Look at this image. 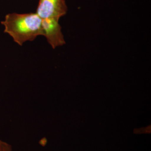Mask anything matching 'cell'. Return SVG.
Returning a JSON list of instances; mask_svg holds the SVG:
<instances>
[{
  "label": "cell",
  "mask_w": 151,
  "mask_h": 151,
  "mask_svg": "<svg viewBox=\"0 0 151 151\" xmlns=\"http://www.w3.org/2000/svg\"><path fill=\"white\" fill-rule=\"evenodd\" d=\"M0 151H12V147L9 143L0 140Z\"/></svg>",
  "instance_id": "277c9868"
},
{
  "label": "cell",
  "mask_w": 151,
  "mask_h": 151,
  "mask_svg": "<svg viewBox=\"0 0 151 151\" xmlns=\"http://www.w3.org/2000/svg\"><path fill=\"white\" fill-rule=\"evenodd\" d=\"M67 11L68 7L65 0H39L36 13L42 19L60 20Z\"/></svg>",
  "instance_id": "7a4b0ae2"
},
{
  "label": "cell",
  "mask_w": 151,
  "mask_h": 151,
  "mask_svg": "<svg viewBox=\"0 0 151 151\" xmlns=\"http://www.w3.org/2000/svg\"><path fill=\"white\" fill-rule=\"evenodd\" d=\"M43 36L53 49L63 45L65 44L62 27L59 20L53 19H42Z\"/></svg>",
  "instance_id": "3957f363"
},
{
  "label": "cell",
  "mask_w": 151,
  "mask_h": 151,
  "mask_svg": "<svg viewBox=\"0 0 151 151\" xmlns=\"http://www.w3.org/2000/svg\"><path fill=\"white\" fill-rule=\"evenodd\" d=\"M1 23L5 27L4 32L20 46L27 41H33L38 36L43 35L42 19L36 12L9 14Z\"/></svg>",
  "instance_id": "6da1fadb"
},
{
  "label": "cell",
  "mask_w": 151,
  "mask_h": 151,
  "mask_svg": "<svg viewBox=\"0 0 151 151\" xmlns=\"http://www.w3.org/2000/svg\"></svg>",
  "instance_id": "5b68a950"
}]
</instances>
